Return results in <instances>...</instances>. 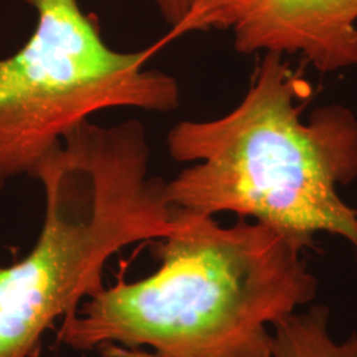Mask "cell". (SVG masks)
Instances as JSON below:
<instances>
[{
    "label": "cell",
    "instance_id": "obj_8",
    "mask_svg": "<svg viewBox=\"0 0 357 357\" xmlns=\"http://www.w3.org/2000/svg\"><path fill=\"white\" fill-rule=\"evenodd\" d=\"M151 1L158 7L162 17L169 26L166 38H162V41L166 44L168 41H171L174 33L188 17L193 6V0H151Z\"/></svg>",
    "mask_w": 357,
    "mask_h": 357
},
{
    "label": "cell",
    "instance_id": "obj_4",
    "mask_svg": "<svg viewBox=\"0 0 357 357\" xmlns=\"http://www.w3.org/2000/svg\"><path fill=\"white\" fill-rule=\"evenodd\" d=\"M38 13L26 44L0 57V193L38 163L65 134L109 109L172 113L175 77L147 64L165 44L138 52L109 47L78 0H24Z\"/></svg>",
    "mask_w": 357,
    "mask_h": 357
},
{
    "label": "cell",
    "instance_id": "obj_1",
    "mask_svg": "<svg viewBox=\"0 0 357 357\" xmlns=\"http://www.w3.org/2000/svg\"><path fill=\"white\" fill-rule=\"evenodd\" d=\"M153 252V274L86 298L61 320L57 343L150 348L162 357H271L273 328L318 295L305 250L250 220L224 227L178 208L176 228Z\"/></svg>",
    "mask_w": 357,
    "mask_h": 357
},
{
    "label": "cell",
    "instance_id": "obj_2",
    "mask_svg": "<svg viewBox=\"0 0 357 357\" xmlns=\"http://www.w3.org/2000/svg\"><path fill=\"white\" fill-rule=\"evenodd\" d=\"M310 94L284 54L265 52L231 112L169 131V155L190 166L167 181L168 203L261 222L305 252L327 233L357 258V209L339 191L357 178V116L331 103L302 119Z\"/></svg>",
    "mask_w": 357,
    "mask_h": 357
},
{
    "label": "cell",
    "instance_id": "obj_5",
    "mask_svg": "<svg viewBox=\"0 0 357 357\" xmlns=\"http://www.w3.org/2000/svg\"><path fill=\"white\" fill-rule=\"evenodd\" d=\"M231 29L241 53L301 54L321 73L357 68V0H252Z\"/></svg>",
    "mask_w": 357,
    "mask_h": 357
},
{
    "label": "cell",
    "instance_id": "obj_9",
    "mask_svg": "<svg viewBox=\"0 0 357 357\" xmlns=\"http://www.w3.org/2000/svg\"><path fill=\"white\" fill-rule=\"evenodd\" d=\"M102 357H162L143 348H128L118 344H106L98 348Z\"/></svg>",
    "mask_w": 357,
    "mask_h": 357
},
{
    "label": "cell",
    "instance_id": "obj_3",
    "mask_svg": "<svg viewBox=\"0 0 357 357\" xmlns=\"http://www.w3.org/2000/svg\"><path fill=\"white\" fill-rule=\"evenodd\" d=\"M45 197L38 241L0 268V357H38L45 332L103 287V270L130 245L167 237L178 224L167 181L150 175L144 125L86 119L38 163Z\"/></svg>",
    "mask_w": 357,
    "mask_h": 357
},
{
    "label": "cell",
    "instance_id": "obj_7",
    "mask_svg": "<svg viewBox=\"0 0 357 357\" xmlns=\"http://www.w3.org/2000/svg\"><path fill=\"white\" fill-rule=\"evenodd\" d=\"M252 0H193L191 13L171 40L209 29L231 28Z\"/></svg>",
    "mask_w": 357,
    "mask_h": 357
},
{
    "label": "cell",
    "instance_id": "obj_6",
    "mask_svg": "<svg viewBox=\"0 0 357 357\" xmlns=\"http://www.w3.org/2000/svg\"><path fill=\"white\" fill-rule=\"evenodd\" d=\"M273 335L271 357H357V331L336 339L326 305H312L295 312L278 323Z\"/></svg>",
    "mask_w": 357,
    "mask_h": 357
}]
</instances>
